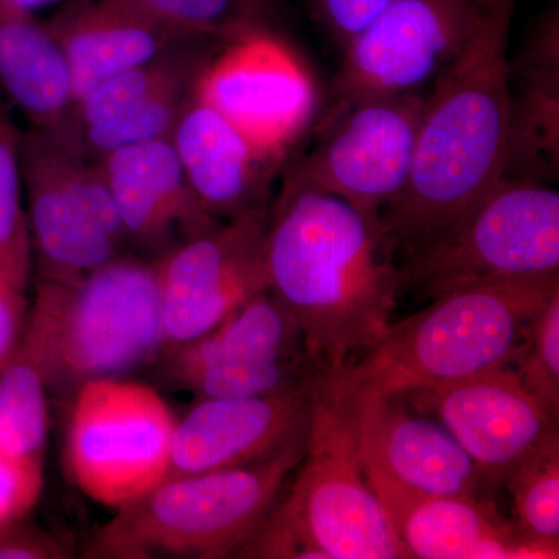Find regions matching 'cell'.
Instances as JSON below:
<instances>
[{
    "label": "cell",
    "mask_w": 559,
    "mask_h": 559,
    "mask_svg": "<svg viewBox=\"0 0 559 559\" xmlns=\"http://www.w3.org/2000/svg\"><path fill=\"white\" fill-rule=\"evenodd\" d=\"M342 393L352 403L369 481L421 496H479L485 485L476 463L436 418L399 396Z\"/></svg>",
    "instance_id": "ac0fdd59"
},
{
    "label": "cell",
    "mask_w": 559,
    "mask_h": 559,
    "mask_svg": "<svg viewBox=\"0 0 559 559\" xmlns=\"http://www.w3.org/2000/svg\"><path fill=\"white\" fill-rule=\"evenodd\" d=\"M403 290H452L559 274V193L539 180L500 178L450 230L403 255Z\"/></svg>",
    "instance_id": "52a82bcc"
},
{
    "label": "cell",
    "mask_w": 559,
    "mask_h": 559,
    "mask_svg": "<svg viewBox=\"0 0 559 559\" xmlns=\"http://www.w3.org/2000/svg\"><path fill=\"white\" fill-rule=\"evenodd\" d=\"M300 465L286 498L235 557L409 559L367 479L352 403L325 373L311 380Z\"/></svg>",
    "instance_id": "277c9868"
},
{
    "label": "cell",
    "mask_w": 559,
    "mask_h": 559,
    "mask_svg": "<svg viewBox=\"0 0 559 559\" xmlns=\"http://www.w3.org/2000/svg\"><path fill=\"white\" fill-rule=\"evenodd\" d=\"M312 17L340 49L377 20L393 0H307Z\"/></svg>",
    "instance_id": "f546056e"
},
{
    "label": "cell",
    "mask_w": 559,
    "mask_h": 559,
    "mask_svg": "<svg viewBox=\"0 0 559 559\" xmlns=\"http://www.w3.org/2000/svg\"><path fill=\"white\" fill-rule=\"evenodd\" d=\"M425 102V92H415L329 110L283 180L381 215L411 178Z\"/></svg>",
    "instance_id": "30bf717a"
},
{
    "label": "cell",
    "mask_w": 559,
    "mask_h": 559,
    "mask_svg": "<svg viewBox=\"0 0 559 559\" xmlns=\"http://www.w3.org/2000/svg\"><path fill=\"white\" fill-rule=\"evenodd\" d=\"M46 24L69 62L75 102L110 76L200 38L120 0H64Z\"/></svg>",
    "instance_id": "7402d4cb"
},
{
    "label": "cell",
    "mask_w": 559,
    "mask_h": 559,
    "mask_svg": "<svg viewBox=\"0 0 559 559\" xmlns=\"http://www.w3.org/2000/svg\"><path fill=\"white\" fill-rule=\"evenodd\" d=\"M22 180L38 282L79 277L128 252L100 164L64 128L20 130Z\"/></svg>",
    "instance_id": "ba28073f"
},
{
    "label": "cell",
    "mask_w": 559,
    "mask_h": 559,
    "mask_svg": "<svg viewBox=\"0 0 559 559\" xmlns=\"http://www.w3.org/2000/svg\"><path fill=\"white\" fill-rule=\"evenodd\" d=\"M27 288L0 274V370L5 367L20 345L27 323Z\"/></svg>",
    "instance_id": "d6a6232c"
},
{
    "label": "cell",
    "mask_w": 559,
    "mask_h": 559,
    "mask_svg": "<svg viewBox=\"0 0 559 559\" xmlns=\"http://www.w3.org/2000/svg\"><path fill=\"white\" fill-rule=\"evenodd\" d=\"M307 448L213 473L168 477L116 510L92 536L84 558L235 557L277 506Z\"/></svg>",
    "instance_id": "8992f818"
},
{
    "label": "cell",
    "mask_w": 559,
    "mask_h": 559,
    "mask_svg": "<svg viewBox=\"0 0 559 559\" xmlns=\"http://www.w3.org/2000/svg\"><path fill=\"white\" fill-rule=\"evenodd\" d=\"M503 485L513 498L521 535L559 551V443L522 463Z\"/></svg>",
    "instance_id": "83f0119b"
},
{
    "label": "cell",
    "mask_w": 559,
    "mask_h": 559,
    "mask_svg": "<svg viewBox=\"0 0 559 559\" xmlns=\"http://www.w3.org/2000/svg\"><path fill=\"white\" fill-rule=\"evenodd\" d=\"M76 392L66 459L87 498L117 510L167 479L178 419L156 390L112 377Z\"/></svg>",
    "instance_id": "9c48e42d"
},
{
    "label": "cell",
    "mask_w": 559,
    "mask_h": 559,
    "mask_svg": "<svg viewBox=\"0 0 559 559\" xmlns=\"http://www.w3.org/2000/svg\"><path fill=\"white\" fill-rule=\"evenodd\" d=\"M558 290L559 274L452 290L320 373L348 395L403 396L510 367L525 326Z\"/></svg>",
    "instance_id": "3957f363"
},
{
    "label": "cell",
    "mask_w": 559,
    "mask_h": 559,
    "mask_svg": "<svg viewBox=\"0 0 559 559\" xmlns=\"http://www.w3.org/2000/svg\"><path fill=\"white\" fill-rule=\"evenodd\" d=\"M511 369L522 384L559 415V290L525 326Z\"/></svg>",
    "instance_id": "f1b7e54d"
},
{
    "label": "cell",
    "mask_w": 559,
    "mask_h": 559,
    "mask_svg": "<svg viewBox=\"0 0 559 559\" xmlns=\"http://www.w3.org/2000/svg\"><path fill=\"white\" fill-rule=\"evenodd\" d=\"M43 484V466L24 465L0 454V527L28 516Z\"/></svg>",
    "instance_id": "4dcf8cb0"
},
{
    "label": "cell",
    "mask_w": 559,
    "mask_h": 559,
    "mask_svg": "<svg viewBox=\"0 0 559 559\" xmlns=\"http://www.w3.org/2000/svg\"><path fill=\"white\" fill-rule=\"evenodd\" d=\"M441 423L476 463L485 487L559 443L558 417L511 367L399 396Z\"/></svg>",
    "instance_id": "5bb4252c"
},
{
    "label": "cell",
    "mask_w": 559,
    "mask_h": 559,
    "mask_svg": "<svg viewBox=\"0 0 559 559\" xmlns=\"http://www.w3.org/2000/svg\"><path fill=\"white\" fill-rule=\"evenodd\" d=\"M97 162L128 246L153 260L221 223L194 198L170 138L124 146Z\"/></svg>",
    "instance_id": "d6986e66"
},
{
    "label": "cell",
    "mask_w": 559,
    "mask_h": 559,
    "mask_svg": "<svg viewBox=\"0 0 559 559\" xmlns=\"http://www.w3.org/2000/svg\"><path fill=\"white\" fill-rule=\"evenodd\" d=\"M396 255L380 213L283 180L271 204L267 283L318 373L359 358L388 333L403 293Z\"/></svg>",
    "instance_id": "6da1fadb"
},
{
    "label": "cell",
    "mask_w": 559,
    "mask_h": 559,
    "mask_svg": "<svg viewBox=\"0 0 559 559\" xmlns=\"http://www.w3.org/2000/svg\"><path fill=\"white\" fill-rule=\"evenodd\" d=\"M20 130L0 110V274L27 288L33 267Z\"/></svg>",
    "instance_id": "4316f807"
},
{
    "label": "cell",
    "mask_w": 559,
    "mask_h": 559,
    "mask_svg": "<svg viewBox=\"0 0 559 559\" xmlns=\"http://www.w3.org/2000/svg\"><path fill=\"white\" fill-rule=\"evenodd\" d=\"M20 345L47 389H79L162 355L157 260L124 255L75 278L38 282Z\"/></svg>",
    "instance_id": "5b68a950"
},
{
    "label": "cell",
    "mask_w": 559,
    "mask_h": 559,
    "mask_svg": "<svg viewBox=\"0 0 559 559\" xmlns=\"http://www.w3.org/2000/svg\"><path fill=\"white\" fill-rule=\"evenodd\" d=\"M68 551L27 516L0 527V559H62Z\"/></svg>",
    "instance_id": "1f68e13d"
},
{
    "label": "cell",
    "mask_w": 559,
    "mask_h": 559,
    "mask_svg": "<svg viewBox=\"0 0 559 559\" xmlns=\"http://www.w3.org/2000/svg\"><path fill=\"white\" fill-rule=\"evenodd\" d=\"M474 0H393L342 49L329 110L423 92L468 35Z\"/></svg>",
    "instance_id": "4fadbf2b"
},
{
    "label": "cell",
    "mask_w": 559,
    "mask_h": 559,
    "mask_svg": "<svg viewBox=\"0 0 559 559\" xmlns=\"http://www.w3.org/2000/svg\"><path fill=\"white\" fill-rule=\"evenodd\" d=\"M197 97L280 162L318 110L307 70L274 35L227 44L201 73Z\"/></svg>",
    "instance_id": "9a60e30c"
},
{
    "label": "cell",
    "mask_w": 559,
    "mask_h": 559,
    "mask_svg": "<svg viewBox=\"0 0 559 559\" xmlns=\"http://www.w3.org/2000/svg\"><path fill=\"white\" fill-rule=\"evenodd\" d=\"M64 0H0V10L24 11V13H33L44 9V7L53 5Z\"/></svg>",
    "instance_id": "836d02e7"
},
{
    "label": "cell",
    "mask_w": 559,
    "mask_h": 559,
    "mask_svg": "<svg viewBox=\"0 0 559 559\" xmlns=\"http://www.w3.org/2000/svg\"><path fill=\"white\" fill-rule=\"evenodd\" d=\"M271 204L182 242L157 260L167 348L204 336L246 301L270 289Z\"/></svg>",
    "instance_id": "7c38bea8"
},
{
    "label": "cell",
    "mask_w": 559,
    "mask_h": 559,
    "mask_svg": "<svg viewBox=\"0 0 559 559\" xmlns=\"http://www.w3.org/2000/svg\"><path fill=\"white\" fill-rule=\"evenodd\" d=\"M189 35L235 43L280 36L277 0H120Z\"/></svg>",
    "instance_id": "484cf974"
},
{
    "label": "cell",
    "mask_w": 559,
    "mask_h": 559,
    "mask_svg": "<svg viewBox=\"0 0 559 559\" xmlns=\"http://www.w3.org/2000/svg\"><path fill=\"white\" fill-rule=\"evenodd\" d=\"M371 488L407 551L418 559H551L479 496H421L381 481Z\"/></svg>",
    "instance_id": "ffe728a7"
},
{
    "label": "cell",
    "mask_w": 559,
    "mask_h": 559,
    "mask_svg": "<svg viewBox=\"0 0 559 559\" xmlns=\"http://www.w3.org/2000/svg\"><path fill=\"white\" fill-rule=\"evenodd\" d=\"M310 384L250 399H200L176 421L168 477L241 468L307 448Z\"/></svg>",
    "instance_id": "e0dca14e"
},
{
    "label": "cell",
    "mask_w": 559,
    "mask_h": 559,
    "mask_svg": "<svg viewBox=\"0 0 559 559\" xmlns=\"http://www.w3.org/2000/svg\"><path fill=\"white\" fill-rule=\"evenodd\" d=\"M511 124L506 176L549 183L559 168V13L546 11L510 60Z\"/></svg>",
    "instance_id": "603a6c76"
},
{
    "label": "cell",
    "mask_w": 559,
    "mask_h": 559,
    "mask_svg": "<svg viewBox=\"0 0 559 559\" xmlns=\"http://www.w3.org/2000/svg\"><path fill=\"white\" fill-rule=\"evenodd\" d=\"M165 374L198 399H250L308 384L318 371L299 325L270 293L198 340L164 349Z\"/></svg>",
    "instance_id": "8fae6325"
},
{
    "label": "cell",
    "mask_w": 559,
    "mask_h": 559,
    "mask_svg": "<svg viewBox=\"0 0 559 559\" xmlns=\"http://www.w3.org/2000/svg\"><path fill=\"white\" fill-rule=\"evenodd\" d=\"M227 44L200 36L110 76L81 95L62 128L95 162L124 146L170 138L201 73Z\"/></svg>",
    "instance_id": "2e32d148"
},
{
    "label": "cell",
    "mask_w": 559,
    "mask_h": 559,
    "mask_svg": "<svg viewBox=\"0 0 559 559\" xmlns=\"http://www.w3.org/2000/svg\"><path fill=\"white\" fill-rule=\"evenodd\" d=\"M0 91L28 127L68 123L75 105L72 73L60 43L36 14L0 10Z\"/></svg>",
    "instance_id": "cb8c5ba5"
},
{
    "label": "cell",
    "mask_w": 559,
    "mask_h": 559,
    "mask_svg": "<svg viewBox=\"0 0 559 559\" xmlns=\"http://www.w3.org/2000/svg\"><path fill=\"white\" fill-rule=\"evenodd\" d=\"M170 142L194 198L213 219L237 218L271 204L283 162L257 148L197 94L176 121Z\"/></svg>",
    "instance_id": "44dd1931"
},
{
    "label": "cell",
    "mask_w": 559,
    "mask_h": 559,
    "mask_svg": "<svg viewBox=\"0 0 559 559\" xmlns=\"http://www.w3.org/2000/svg\"><path fill=\"white\" fill-rule=\"evenodd\" d=\"M516 5L474 0L468 35L426 94L411 178L381 212L403 255L454 227L506 176Z\"/></svg>",
    "instance_id": "7a4b0ae2"
},
{
    "label": "cell",
    "mask_w": 559,
    "mask_h": 559,
    "mask_svg": "<svg viewBox=\"0 0 559 559\" xmlns=\"http://www.w3.org/2000/svg\"><path fill=\"white\" fill-rule=\"evenodd\" d=\"M47 390L35 360L17 345L0 370V454L44 468L49 433Z\"/></svg>",
    "instance_id": "d4e9b609"
}]
</instances>
